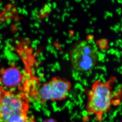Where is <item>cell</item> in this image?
<instances>
[{"mask_svg":"<svg viewBox=\"0 0 122 122\" xmlns=\"http://www.w3.org/2000/svg\"><path fill=\"white\" fill-rule=\"evenodd\" d=\"M29 109V100L25 92L6 90L0 103V122H23Z\"/></svg>","mask_w":122,"mask_h":122,"instance_id":"cell-1","label":"cell"},{"mask_svg":"<svg viewBox=\"0 0 122 122\" xmlns=\"http://www.w3.org/2000/svg\"><path fill=\"white\" fill-rule=\"evenodd\" d=\"M115 79H112L106 83L96 80L89 91L86 106L89 115H94L96 120H102L104 115L108 112L113 104L112 85Z\"/></svg>","mask_w":122,"mask_h":122,"instance_id":"cell-2","label":"cell"},{"mask_svg":"<svg viewBox=\"0 0 122 122\" xmlns=\"http://www.w3.org/2000/svg\"><path fill=\"white\" fill-rule=\"evenodd\" d=\"M72 85L68 80L55 77L50 81L42 84L33 96L40 103L61 101L66 99Z\"/></svg>","mask_w":122,"mask_h":122,"instance_id":"cell-3","label":"cell"},{"mask_svg":"<svg viewBox=\"0 0 122 122\" xmlns=\"http://www.w3.org/2000/svg\"><path fill=\"white\" fill-rule=\"evenodd\" d=\"M91 44L87 41L77 44L72 50L70 59L74 71L79 74L92 70L96 63L97 56Z\"/></svg>","mask_w":122,"mask_h":122,"instance_id":"cell-4","label":"cell"},{"mask_svg":"<svg viewBox=\"0 0 122 122\" xmlns=\"http://www.w3.org/2000/svg\"><path fill=\"white\" fill-rule=\"evenodd\" d=\"M23 76L19 69L14 66L3 68L0 70V84L9 89L20 88Z\"/></svg>","mask_w":122,"mask_h":122,"instance_id":"cell-5","label":"cell"},{"mask_svg":"<svg viewBox=\"0 0 122 122\" xmlns=\"http://www.w3.org/2000/svg\"><path fill=\"white\" fill-rule=\"evenodd\" d=\"M97 43L101 49H105L107 47V40L106 39L103 38L101 39L98 41Z\"/></svg>","mask_w":122,"mask_h":122,"instance_id":"cell-6","label":"cell"},{"mask_svg":"<svg viewBox=\"0 0 122 122\" xmlns=\"http://www.w3.org/2000/svg\"><path fill=\"white\" fill-rule=\"evenodd\" d=\"M6 91V90L4 89L3 86L0 84V103L3 98Z\"/></svg>","mask_w":122,"mask_h":122,"instance_id":"cell-7","label":"cell"},{"mask_svg":"<svg viewBox=\"0 0 122 122\" xmlns=\"http://www.w3.org/2000/svg\"><path fill=\"white\" fill-rule=\"evenodd\" d=\"M23 122H37L35 120V117L33 115H30L29 116H28L26 120Z\"/></svg>","mask_w":122,"mask_h":122,"instance_id":"cell-8","label":"cell"},{"mask_svg":"<svg viewBox=\"0 0 122 122\" xmlns=\"http://www.w3.org/2000/svg\"><path fill=\"white\" fill-rule=\"evenodd\" d=\"M105 56L103 53H101L98 56V60L99 61H101L102 60L104 59Z\"/></svg>","mask_w":122,"mask_h":122,"instance_id":"cell-9","label":"cell"},{"mask_svg":"<svg viewBox=\"0 0 122 122\" xmlns=\"http://www.w3.org/2000/svg\"><path fill=\"white\" fill-rule=\"evenodd\" d=\"M105 15H107V17L110 16V17H112L113 16V14L112 12H110L106 11L105 12Z\"/></svg>","mask_w":122,"mask_h":122,"instance_id":"cell-10","label":"cell"},{"mask_svg":"<svg viewBox=\"0 0 122 122\" xmlns=\"http://www.w3.org/2000/svg\"><path fill=\"white\" fill-rule=\"evenodd\" d=\"M110 54L111 55L115 54V50H114V49L111 48L110 49Z\"/></svg>","mask_w":122,"mask_h":122,"instance_id":"cell-11","label":"cell"},{"mask_svg":"<svg viewBox=\"0 0 122 122\" xmlns=\"http://www.w3.org/2000/svg\"><path fill=\"white\" fill-rule=\"evenodd\" d=\"M94 36L92 35H89V36H88L87 40H93Z\"/></svg>","mask_w":122,"mask_h":122,"instance_id":"cell-12","label":"cell"},{"mask_svg":"<svg viewBox=\"0 0 122 122\" xmlns=\"http://www.w3.org/2000/svg\"><path fill=\"white\" fill-rule=\"evenodd\" d=\"M101 70H103L105 73L107 72V68H106V66H102V68Z\"/></svg>","mask_w":122,"mask_h":122,"instance_id":"cell-13","label":"cell"},{"mask_svg":"<svg viewBox=\"0 0 122 122\" xmlns=\"http://www.w3.org/2000/svg\"><path fill=\"white\" fill-rule=\"evenodd\" d=\"M106 51H106V50H105V49H101L100 52H101V53H105Z\"/></svg>","mask_w":122,"mask_h":122,"instance_id":"cell-14","label":"cell"},{"mask_svg":"<svg viewBox=\"0 0 122 122\" xmlns=\"http://www.w3.org/2000/svg\"><path fill=\"white\" fill-rule=\"evenodd\" d=\"M114 27L115 29H116V30H118V29H120V27L118 25H115L114 26Z\"/></svg>","mask_w":122,"mask_h":122,"instance_id":"cell-15","label":"cell"},{"mask_svg":"<svg viewBox=\"0 0 122 122\" xmlns=\"http://www.w3.org/2000/svg\"><path fill=\"white\" fill-rule=\"evenodd\" d=\"M119 43L118 42L117 40H116V41H115V47H117L118 46H119Z\"/></svg>","mask_w":122,"mask_h":122,"instance_id":"cell-16","label":"cell"},{"mask_svg":"<svg viewBox=\"0 0 122 122\" xmlns=\"http://www.w3.org/2000/svg\"><path fill=\"white\" fill-rule=\"evenodd\" d=\"M99 74L98 73H96V77H95V80H96L98 79L99 77Z\"/></svg>","mask_w":122,"mask_h":122,"instance_id":"cell-17","label":"cell"},{"mask_svg":"<svg viewBox=\"0 0 122 122\" xmlns=\"http://www.w3.org/2000/svg\"><path fill=\"white\" fill-rule=\"evenodd\" d=\"M44 122H55V121L54 120H52V119H50V120H48L46 121H44Z\"/></svg>","mask_w":122,"mask_h":122,"instance_id":"cell-18","label":"cell"},{"mask_svg":"<svg viewBox=\"0 0 122 122\" xmlns=\"http://www.w3.org/2000/svg\"><path fill=\"white\" fill-rule=\"evenodd\" d=\"M120 11H121V8H120V7L116 10V13H117V12H119Z\"/></svg>","mask_w":122,"mask_h":122,"instance_id":"cell-19","label":"cell"},{"mask_svg":"<svg viewBox=\"0 0 122 122\" xmlns=\"http://www.w3.org/2000/svg\"><path fill=\"white\" fill-rule=\"evenodd\" d=\"M101 53L100 51H97L96 52V53H95V54L97 56H98L100 54V53Z\"/></svg>","mask_w":122,"mask_h":122,"instance_id":"cell-20","label":"cell"},{"mask_svg":"<svg viewBox=\"0 0 122 122\" xmlns=\"http://www.w3.org/2000/svg\"><path fill=\"white\" fill-rule=\"evenodd\" d=\"M114 45V43L113 41H112V42H111L110 43V44H109V46L111 47H112V46H113V45Z\"/></svg>","mask_w":122,"mask_h":122,"instance_id":"cell-21","label":"cell"},{"mask_svg":"<svg viewBox=\"0 0 122 122\" xmlns=\"http://www.w3.org/2000/svg\"><path fill=\"white\" fill-rule=\"evenodd\" d=\"M104 74H101V75H100V79H102L103 78V77H104Z\"/></svg>","mask_w":122,"mask_h":122,"instance_id":"cell-22","label":"cell"},{"mask_svg":"<svg viewBox=\"0 0 122 122\" xmlns=\"http://www.w3.org/2000/svg\"><path fill=\"white\" fill-rule=\"evenodd\" d=\"M97 18L96 17H93L92 18V20L93 21H96L97 20Z\"/></svg>","mask_w":122,"mask_h":122,"instance_id":"cell-23","label":"cell"},{"mask_svg":"<svg viewBox=\"0 0 122 122\" xmlns=\"http://www.w3.org/2000/svg\"><path fill=\"white\" fill-rule=\"evenodd\" d=\"M117 41H118L120 44H121L122 42V40L121 39H119L117 40Z\"/></svg>","mask_w":122,"mask_h":122,"instance_id":"cell-24","label":"cell"},{"mask_svg":"<svg viewBox=\"0 0 122 122\" xmlns=\"http://www.w3.org/2000/svg\"><path fill=\"white\" fill-rule=\"evenodd\" d=\"M116 61L118 62H120L121 61V60H120V59H116Z\"/></svg>","mask_w":122,"mask_h":122,"instance_id":"cell-25","label":"cell"},{"mask_svg":"<svg viewBox=\"0 0 122 122\" xmlns=\"http://www.w3.org/2000/svg\"><path fill=\"white\" fill-rule=\"evenodd\" d=\"M96 0H93L90 2V3H91V4H94L95 2H96Z\"/></svg>","mask_w":122,"mask_h":122,"instance_id":"cell-26","label":"cell"},{"mask_svg":"<svg viewBox=\"0 0 122 122\" xmlns=\"http://www.w3.org/2000/svg\"><path fill=\"white\" fill-rule=\"evenodd\" d=\"M121 70L120 69V68L119 67V68H116V71L119 72L120 71H121Z\"/></svg>","mask_w":122,"mask_h":122,"instance_id":"cell-27","label":"cell"},{"mask_svg":"<svg viewBox=\"0 0 122 122\" xmlns=\"http://www.w3.org/2000/svg\"><path fill=\"white\" fill-rule=\"evenodd\" d=\"M117 14L119 15H121V14H122V11H120L119 12H117Z\"/></svg>","mask_w":122,"mask_h":122,"instance_id":"cell-28","label":"cell"},{"mask_svg":"<svg viewBox=\"0 0 122 122\" xmlns=\"http://www.w3.org/2000/svg\"><path fill=\"white\" fill-rule=\"evenodd\" d=\"M101 31H102V30H101V29H98V32H99V33H101Z\"/></svg>","mask_w":122,"mask_h":122,"instance_id":"cell-29","label":"cell"},{"mask_svg":"<svg viewBox=\"0 0 122 122\" xmlns=\"http://www.w3.org/2000/svg\"><path fill=\"white\" fill-rule=\"evenodd\" d=\"M106 53H107V54H110V50H108L107 51Z\"/></svg>","mask_w":122,"mask_h":122,"instance_id":"cell-30","label":"cell"},{"mask_svg":"<svg viewBox=\"0 0 122 122\" xmlns=\"http://www.w3.org/2000/svg\"><path fill=\"white\" fill-rule=\"evenodd\" d=\"M107 17H107V15H105L104 16V19H105V20H107Z\"/></svg>","mask_w":122,"mask_h":122,"instance_id":"cell-31","label":"cell"},{"mask_svg":"<svg viewBox=\"0 0 122 122\" xmlns=\"http://www.w3.org/2000/svg\"><path fill=\"white\" fill-rule=\"evenodd\" d=\"M117 2L121 4L122 0H117Z\"/></svg>","mask_w":122,"mask_h":122,"instance_id":"cell-32","label":"cell"},{"mask_svg":"<svg viewBox=\"0 0 122 122\" xmlns=\"http://www.w3.org/2000/svg\"><path fill=\"white\" fill-rule=\"evenodd\" d=\"M119 46L120 47V48H121L122 49V44H119Z\"/></svg>","mask_w":122,"mask_h":122,"instance_id":"cell-33","label":"cell"},{"mask_svg":"<svg viewBox=\"0 0 122 122\" xmlns=\"http://www.w3.org/2000/svg\"><path fill=\"white\" fill-rule=\"evenodd\" d=\"M116 25H118L119 26H121V23H116Z\"/></svg>","mask_w":122,"mask_h":122,"instance_id":"cell-34","label":"cell"},{"mask_svg":"<svg viewBox=\"0 0 122 122\" xmlns=\"http://www.w3.org/2000/svg\"><path fill=\"white\" fill-rule=\"evenodd\" d=\"M119 54H120V55L121 56H122V51H119Z\"/></svg>","mask_w":122,"mask_h":122,"instance_id":"cell-35","label":"cell"},{"mask_svg":"<svg viewBox=\"0 0 122 122\" xmlns=\"http://www.w3.org/2000/svg\"><path fill=\"white\" fill-rule=\"evenodd\" d=\"M105 59H104V60H102V61H101V62H103V63H104V62H105Z\"/></svg>","mask_w":122,"mask_h":122,"instance_id":"cell-36","label":"cell"},{"mask_svg":"<svg viewBox=\"0 0 122 122\" xmlns=\"http://www.w3.org/2000/svg\"><path fill=\"white\" fill-rule=\"evenodd\" d=\"M111 2L113 3H114L115 2V0H111Z\"/></svg>","mask_w":122,"mask_h":122,"instance_id":"cell-37","label":"cell"},{"mask_svg":"<svg viewBox=\"0 0 122 122\" xmlns=\"http://www.w3.org/2000/svg\"><path fill=\"white\" fill-rule=\"evenodd\" d=\"M90 31H91V32L93 33V32H94V29H92L90 30Z\"/></svg>","mask_w":122,"mask_h":122,"instance_id":"cell-38","label":"cell"},{"mask_svg":"<svg viewBox=\"0 0 122 122\" xmlns=\"http://www.w3.org/2000/svg\"><path fill=\"white\" fill-rule=\"evenodd\" d=\"M105 60V61H106V62H108V61H109V59L107 58V59H106Z\"/></svg>","mask_w":122,"mask_h":122,"instance_id":"cell-39","label":"cell"},{"mask_svg":"<svg viewBox=\"0 0 122 122\" xmlns=\"http://www.w3.org/2000/svg\"><path fill=\"white\" fill-rule=\"evenodd\" d=\"M119 73H120V74H122V70H121V71H119Z\"/></svg>","mask_w":122,"mask_h":122,"instance_id":"cell-40","label":"cell"},{"mask_svg":"<svg viewBox=\"0 0 122 122\" xmlns=\"http://www.w3.org/2000/svg\"><path fill=\"white\" fill-rule=\"evenodd\" d=\"M120 31L122 32V27H121L120 28Z\"/></svg>","mask_w":122,"mask_h":122,"instance_id":"cell-41","label":"cell"},{"mask_svg":"<svg viewBox=\"0 0 122 122\" xmlns=\"http://www.w3.org/2000/svg\"><path fill=\"white\" fill-rule=\"evenodd\" d=\"M119 68H120V69H121V70L122 71V66H120Z\"/></svg>","mask_w":122,"mask_h":122,"instance_id":"cell-42","label":"cell"},{"mask_svg":"<svg viewBox=\"0 0 122 122\" xmlns=\"http://www.w3.org/2000/svg\"><path fill=\"white\" fill-rule=\"evenodd\" d=\"M107 72H105V76H107Z\"/></svg>","mask_w":122,"mask_h":122,"instance_id":"cell-43","label":"cell"},{"mask_svg":"<svg viewBox=\"0 0 122 122\" xmlns=\"http://www.w3.org/2000/svg\"><path fill=\"white\" fill-rule=\"evenodd\" d=\"M90 24H92V21H90Z\"/></svg>","mask_w":122,"mask_h":122,"instance_id":"cell-44","label":"cell"},{"mask_svg":"<svg viewBox=\"0 0 122 122\" xmlns=\"http://www.w3.org/2000/svg\"><path fill=\"white\" fill-rule=\"evenodd\" d=\"M119 36H121V34H119Z\"/></svg>","mask_w":122,"mask_h":122,"instance_id":"cell-45","label":"cell"},{"mask_svg":"<svg viewBox=\"0 0 122 122\" xmlns=\"http://www.w3.org/2000/svg\"><path fill=\"white\" fill-rule=\"evenodd\" d=\"M114 71H116V68H115V69H114Z\"/></svg>","mask_w":122,"mask_h":122,"instance_id":"cell-46","label":"cell"},{"mask_svg":"<svg viewBox=\"0 0 122 122\" xmlns=\"http://www.w3.org/2000/svg\"><path fill=\"white\" fill-rule=\"evenodd\" d=\"M87 7L88 8H89V7H90V6H88Z\"/></svg>","mask_w":122,"mask_h":122,"instance_id":"cell-47","label":"cell"},{"mask_svg":"<svg viewBox=\"0 0 122 122\" xmlns=\"http://www.w3.org/2000/svg\"><path fill=\"white\" fill-rule=\"evenodd\" d=\"M121 22H122V18H121Z\"/></svg>","mask_w":122,"mask_h":122,"instance_id":"cell-48","label":"cell"},{"mask_svg":"<svg viewBox=\"0 0 122 122\" xmlns=\"http://www.w3.org/2000/svg\"><path fill=\"white\" fill-rule=\"evenodd\" d=\"M121 4H122V2H121Z\"/></svg>","mask_w":122,"mask_h":122,"instance_id":"cell-49","label":"cell"},{"mask_svg":"<svg viewBox=\"0 0 122 122\" xmlns=\"http://www.w3.org/2000/svg\"></svg>","mask_w":122,"mask_h":122,"instance_id":"cell-50","label":"cell"}]
</instances>
